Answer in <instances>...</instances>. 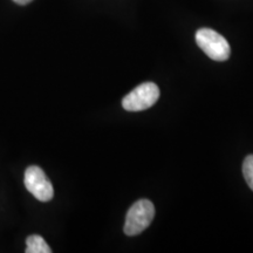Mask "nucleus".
Returning <instances> with one entry per match:
<instances>
[{"label":"nucleus","instance_id":"1","mask_svg":"<svg viewBox=\"0 0 253 253\" xmlns=\"http://www.w3.org/2000/svg\"><path fill=\"white\" fill-rule=\"evenodd\" d=\"M196 42L211 60L226 61L230 58L231 47L227 40L210 28H201L196 32Z\"/></svg>","mask_w":253,"mask_h":253},{"label":"nucleus","instance_id":"2","mask_svg":"<svg viewBox=\"0 0 253 253\" xmlns=\"http://www.w3.org/2000/svg\"><path fill=\"white\" fill-rule=\"evenodd\" d=\"M155 217V207L148 199H140L129 209L126 217L125 233L137 236L150 225Z\"/></svg>","mask_w":253,"mask_h":253},{"label":"nucleus","instance_id":"3","mask_svg":"<svg viewBox=\"0 0 253 253\" xmlns=\"http://www.w3.org/2000/svg\"><path fill=\"white\" fill-rule=\"evenodd\" d=\"M160 99V88L154 82H145L131 90L122 100L123 108L128 112H141L153 107Z\"/></svg>","mask_w":253,"mask_h":253},{"label":"nucleus","instance_id":"4","mask_svg":"<svg viewBox=\"0 0 253 253\" xmlns=\"http://www.w3.org/2000/svg\"><path fill=\"white\" fill-rule=\"evenodd\" d=\"M25 186L32 195L40 202H49L54 196V189L48 177L41 168L28 167L25 171Z\"/></svg>","mask_w":253,"mask_h":253},{"label":"nucleus","instance_id":"5","mask_svg":"<svg viewBox=\"0 0 253 253\" xmlns=\"http://www.w3.org/2000/svg\"><path fill=\"white\" fill-rule=\"evenodd\" d=\"M26 253H50L52 250L41 236L33 235L26 239Z\"/></svg>","mask_w":253,"mask_h":253},{"label":"nucleus","instance_id":"6","mask_svg":"<svg viewBox=\"0 0 253 253\" xmlns=\"http://www.w3.org/2000/svg\"><path fill=\"white\" fill-rule=\"evenodd\" d=\"M243 175L245 177V181L253 191V155H249L243 163Z\"/></svg>","mask_w":253,"mask_h":253},{"label":"nucleus","instance_id":"7","mask_svg":"<svg viewBox=\"0 0 253 253\" xmlns=\"http://www.w3.org/2000/svg\"><path fill=\"white\" fill-rule=\"evenodd\" d=\"M13 1L18 5H27V4H30L32 0H13Z\"/></svg>","mask_w":253,"mask_h":253}]
</instances>
